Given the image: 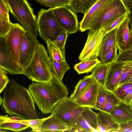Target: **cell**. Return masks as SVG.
Wrapping results in <instances>:
<instances>
[{"label":"cell","instance_id":"1","mask_svg":"<svg viewBox=\"0 0 132 132\" xmlns=\"http://www.w3.org/2000/svg\"><path fill=\"white\" fill-rule=\"evenodd\" d=\"M2 106L5 112L23 120L39 119L29 90L11 79L3 90Z\"/></svg>","mask_w":132,"mask_h":132},{"label":"cell","instance_id":"2","mask_svg":"<svg viewBox=\"0 0 132 132\" xmlns=\"http://www.w3.org/2000/svg\"><path fill=\"white\" fill-rule=\"evenodd\" d=\"M52 77L48 82H33L29 90L36 104L43 114L52 113L55 105L68 97L67 86L52 70Z\"/></svg>","mask_w":132,"mask_h":132},{"label":"cell","instance_id":"3","mask_svg":"<svg viewBox=\"0 0 132 132\" xmlns=\"http://www.w3.org/2000/svg\"><path fill=\"white\" fill-rule=\"evenodd\" d=\"M23 74L36 82H48L52 79L53 75L50 59L43 44L38 45Z\"/></svg>","mask_w":132,"mask_h":132},{"label":"cell","instance_id":"4","mask_svg":"<svg viewBox=\"0 0 132 132\" xmlns=\"http://www.w3.org/2000/svg\"><path fill=\"white\" fill-rule=\"evenodd\" d=\"M10 11L26 32L36 37L38 35L37 20L27 0H6Z\"/></svg>","mask_w":132,"mask_h":132},{"label":"cell","instance_id":"5","mask_svg":"<svg viewBox=\"0 0 132 132\" xmlns=\"http://www.w3.org/2000/svg\"><path fill=\"white\" fill-rule=\"evenodd\" d=\"M53 8H49L48 10L41 9L38 14V31L40 37L46 42L49 39L54 40L60 32L64 30L54 15Z\"/></svg>","mask_w":132,"mask_h":132},{"label":"cell","instance_id":"6","mask_svg":"<svg viewBox=\"0 0 132 132\" xmlns=\"http://www.w3.org/2000/svg\"><path fill=\"white\" fill-rule=\"evenodd\" d=\"M85 108L79 105L70 97H67L55 105L51 115L72 126L77 124L78 119Z\"/></svg>","mask_w":132,"mask_h":132},{"label":"cell","instance_id":"7","mask_svg":"<svg viewBox=\"0 0 132 132\" xmlns=\"http://www.w3.org/2000/svg\"><path fill=\"white\" fill-rule=\"evenodd\" d=\"M126 13H128V11L123 0H114L90 26L88 30H96L103 27Z\"/></svg>","mask_w":132,"mask_h":132},{"label":"cell","instance_id":"8","mask_svg":"<svg viewBox=\"0 0 132 132\" xmlns=\"http://www.w3.org/2000/svg\"><path fill=\"white\" fill-rule=\"evenodd\" d=\"M107 33L103 28L90 29L84 47L79 57L81 61H87L98 57L103 39Z\"/></svg>","mask_w":132,"mask_h":132},{"label":"cell","instance_id":"9","mask_svg":"<svg viewBox=\"0 0 132 132\" xmlns=\"http://www.w3.org/2000/svg\"><path fill=\"white\" fill-rule=\"evenodd\" d=\"M53 13L60 26L69 34L80 30L76 13L69 6L64 5L54 8Z\"/></svg>","mask_w":132,"mask_h":132},{"label":"cell","instance_id":"10","mask_svg":"<svg viewBox=\"0 0 132 132\" xmlns=\"http://www.w3.org/2000/svg\"><path fill=\"white\" fill-rule=\"evenodd\" d=\"M25 32L19 23H14L5 37L6 44L11 54L16 61L20 65V48L22 37Z\"/></svg>","mask_w":132,"mask_h":132},{"label":"cell","instance_id":"11","mask_svg":"<svg viewBox=\"0 0 132 132\" xmlns=\"http://www.w3.org/2000/svg\"><path fill=\"white\" fill-rule=\"evenodd\" d=\"M0 67L11 75L23 74L24 70L15 60L6 44L5 37H0Z\"/></svg>","mask_w":132,"mask_h":132},{"label":"cell","instance_id":"12","mask_svg":"<svg viewBox=\"0 0 132 132\" xmlns=\"http://www.w3.org/2000/svg\"><path fill=\"white\" fill-rule=\"evenodd\" d=\"M39 44V42L36 37L25 32L21 39L19 50L20 64L24 71L30 62Z\"/></svg>","mask_w":132,"mask_h":132},{"label":"cell","instance_id":"13","mask_svg":"<svg viewBox=\"0 0 132 132\" xmlns=\"http://www.w3.org/2000/svg\"><path fill=\"white\" fill-rule=\"evenodd\" d=\"M114 0H98L85 14L79 23L81 32L85 31L100 15L105 9Z\"/></svg>","mask_w":132,"mask_h":132},{"label":"cell","instance_id":"14","mask_svg":"<svg viewBox=\"0 0 132 132\" xmlns=\"http://www.w3.org/2000/svg\"><path fill=\"white\" fill-rule=\"evenodd\" d=\"M129 21L127 17L118 28L116 37V46L120 54L132 45V34L129 26Z\"/></svg>","mask_w":132,"mask_h":132},{"label":"cell","instance_id":"15","mask_svg":"<svg viewBox=\"0 0 132 132\" xmlns=\"http://www.w3.org/2000/svg\"><path fill=\"white\" fill-rule=\"evenodd\" d=\"M125 67L124 62H114L109 64L104 86L108 90L112 92L115 89Z\"/></svg>","mask_w":132,"mask_h":132},{"label":"cell","instance_id":"16","mask_svg":"<svg viewBox=\"0 0 132 132\" xmlns=\"http://www.w3.org/2000/svg\"><path fill=\"white\" fill-rule=\"evenodd\" d=\"M100 85L95 80L75 101L79 106L95 109Z\"/></svg>","mask_w":132,"mask_h":132},{"label":"cell","instance_id":"17","mask_svg":"<svg viewBox=\"0 0 132 132\" xmlns=\"http://www.w3.org/2000/svg\"><path fill=\"white\" fill-rule=\"evenodd\" d=\"M97 117V132H118L120 125L110 113L99 110Z\"/></svg>","mask_w":132,"mask_h":132},{"label":"cell","instance_id":"18","mask_svg":"<svg viewBox=\"0 0 132 132\" xmlns=\"http://www.w3.org/2000/svg\"><path fill=\"white\" fill-rule=\"evenodd\" d=\"M49 117L34 131L35 132H68L71 128L55 116L50 115Z\"/></svg>","mask_w":132,"mask_h":132},{"label":"cell","instance_id":"19","mask_svg":"<svg viewBox=\"0 0 132 132\" xmlns=\"http://www.w3.org/2000/svg\"><path fill=\"white\" fill-rule=\"evenodd\" d=\"M97 113L91 108L85 107L79 117L77 124L89 132H97Z\"/></svg>","mask_w":132,"mask_h":132},{"label":"cell","instance_id":"20","mask_svg":"<svg viewBox=\"0 0 132 132\" xmlns=\"http://www.w3.org/2000/svg\"><path fill=\"white\" fill-rule=\"evenodd\" d=\"M110 113L119 125L132 121V108L130 105L122 102Z\"/></svg>","mask_w":132,"mask_h":132},{"label":"cell","instance_id":"21","mask_svg":"<svg viewBox=\"0 0 132 132\" xmlns=\"http://www.w3.org/2000/svg\"><path fill=\"white\" fill-rule=\"evenodd\" d=\"M118 28H116L107 33L103 38L98 55L101 60L116 45V34Z\"/></svg>","mask_w":132,"mask_h":132},{"label":"cell","instance_id":"22","mask_svg":"<svg viewBox=\"0 0 132 132\" xmlns=\"http://www.w3.org/2000/svg\"><path fill=\"white\" fill-rule=\"evenodd\" d=\"M92 75L85 76L80 79L75 86L70 97L74 100L80 97L94 80Z\"/></svg>","mask_w":132,"mask_h":132},{"label":"cell","instance_id":"23","mask_svg":"<svg viewBox=\"0 0 132 132\" xmlns=\"http://www.w3.org/2000/svg\"><path fill=\"white\" fill-rule=\"evenodd\" d=\"M98 0H70L69 7L75 12L86 13Z\"/></svg>","mask_w":132,"mask_h":132},{"label":"cell","instance_id":"24","mask_svg":"<svg viewBox=\"0 0 132 132\" xmlns=\"http://www.w3.org/2000/svg\"><path fill=\"white\" fill-rule=\"evenodd\" d=\"M8 115L0 116V129L19 131L28 128L29 127L23 124L13 121L8 118Z\"/></svg>","mask_w":132,"mask_h":132},{"label":"cell","instance_id":"25","mask_svg":"<svg viewBox=\"0 0 132 132\" xmlns=\"http://www.w3.org/2000/svg\"><path fill=\"white\" fill-rule=\"evenodd\" d=\"M109 64L101 62L92 70L91 75L94 79L100 85L104 87Z\"/></svg>","mask_w":132,"mask_h":132},{"label":"cell","instance_id":"26","mask_svg":"<svg viewBox=\"0 0 132 132\" xmlns=\"http://www.w3.org/2000/svg\"><path fill=\"white\" fill-rule=\"evenodd\" d=\"M46 42L49 56L59 63L66 61L65 57L64 56L61 49L54 41L49 39Z\"/></svg>","mask_w":132,"mask_h":132},{"label":"cell","instance_id":"27","mask_svg":"<svg viewBox=\"0 0 132 132\" xmlns=\"http://www.w3.org/2000/svg\"><path fill=\"white\" fill-rule=\"evenodd\" d=\"M101 62L97 59L87 61H81L74 66L75 70L79 74L91 72Z\"/></svg>","mask_w":132,"mask_h":132},{"label":"cell","instance_id":"28","mask_svg":"<svg viewBox=\"0 0 132 132\" xmlns=\"http://www.w3.org/2000/svg\"><path fill=\"white\" fill-rule=\"evenodd\" d=\"M49 57L51 62V70L60 80L62 81L65 73L70 69L69 65L66 61L59 63L51 57Z\"/></svg>","mask_w":132,"mask_h":132},{"label":"cell","instance_id":"29","mask_svg":"<svg viewBox=\"0 0 132 132\" xmlns=\"http://www.w3.org/2000/svg\"><path fill=\"white\" fill-rule=\"evenodd\" d=\"M110 92L104 87L100 85L95 109L99 111L102 110Z\"/></svg>","mask_w":132,"mask_h":132},{"label":"cell","instance_id":"30","mask_svg":"<svg viewBox=\"0 0 132 132\" xmlns=\"http://www.w3.org/2000/svg\"><path fill=\"white\" fill-rule=\"evenodd\" d=\"M132 89V83L124 84L112 92L114 96L120 101L123 103L125 97Z\"/></svg>","mask_w":132,"mask_h":132},{"label":"cell","instance_id":"31","mask_svg":"<svg viewBox=\"0 0 132 132\" xmlns=\"http://www.w3.org/2000/svg\"><path fill=\"white\" fill-rule=\"evenodd\" d=\"M121 103L112 92H110L107 96L104 107L102 111L110 113Z\"/></svg>","mask_w":132,"mask_h":132},{"label":"cell","instance_id":"32","mask_svg":"<svg viewBox=\"0 0 132 132\" xmlns=\"http://www.w3.org/2000/svg\"><path fill=\"white\" fill-rule=\"evenodd\" d=\"M41 5L50 8H55L60 6H69L70 0H35Z\"/></svg>","mask_w":132,"mask_h":132},{"label":"cell","instance_id":"33","mask_svg":"<svg viewBox=\"0 0 132 132\" xmlns=\"http://www.w3.org/2000/svg\"><path fill=\"white\" fill-rule=\"evenodd\" d=\"M13 24L10 18L0 16V37H5Z\"/></svg>","mask_w":132,"mask_h":132},{"label":"cell","instance_id":"34","mask_svg":"<svg viewBox=\"0 0 132 132\" xmlns=\"http://www.w3.org/2000/svg\"><path fill=\"white\" fill-rule=\"evenodd\" d=\"M50 116L47 118H43L42 119H37L24 120H11L15 122L21 123L30 127L32 129L31 131H34L45 120L48 118Z\"/></svg>","mask_w":132,"mask_h":132},{"label":"cell","instance_id":"35","mask_svg":"<svg viewBox=\"0 0 132 132\" xmlns=\"http://www.w3.org/2000/svg\"><path fill=\"white\" fill-rule=\"evenodd\" d=\"M69 35L65 30H62L53 40L60 48L64 57H65V45L67 38Z\"/></svg>","mask_w":132,"mask_h":132},{"label":"cell","instance_id":"36","mask_svg":"<svg viewBox=\"0 0 132 132\" xmlns=\"http://www.w3.org/2000/svg\"><path fill=\"white\" fill-rule=\"evenodd\" d=\"M128 17V13L123 14L102 28L105 32L107 33L116 28H118L125 19Z\"/></svg>","mask_w":132,"mask_h":132},{"label":"cell","instance_id":"37","mask_svg":"<svg viewBox=\"0 0 132 132\" xmlns=\"http://www.w3.org/2000/svg\"><path fill=\"white\" fill-rule=\"evenodd\" d=\"M118 50L116 45L101 59L102 62L105 64H110L114 62L118 56Z\"/></svg>","mask_w":132,"mask_h":132},{"label":"cell","instance_id":"38","mask_svg":"<svg viewBox=\"0 0 132 132\" xmlns=\"http://www.w3.org/2000/svg\"><path fill=\"white\" fill-rule=\"evenodd\" d=\"M124 63L125 66V68L122 73L115 89L121 85L128 82L129 80L132 75V67L127 65L124 62Z\"/></svg>","mask_w":132,"mask_h":132},{"label":"cell","instance_id":"39","mask_svg":"<svg viewBox=\"0 0 132 132\" xmlns=\"http://www.w3.org/2000/svg\"><path fill=\"white\" fill-rule=\"evenodd\" d=\"M132 60V45L127 50L118 55L114 62H124Z\"/></svg>","mask_w":132,"mask_h":132},{"label":"cell","instance_id":"40","mask_svg":"<svg viewBox=\"0 0 132 132\" xmlns=\"http://www.w3.org/2000/svg\"><path fill=\"white\" fill-rule=\"evenodd\" d=\"M8 72L3 68L0 67V93H1L10 81Z\"/></svg>","mask_w":132,"mask_h":132},{"label":"cell","instance_id":"41","mask_svg":"<svg viewBox=\"0 0 132 132\" xmlns=\"http://www.w3.org/2000/svg\"><path fill=\"white\" fill-rule=\"evenodd\" d=\"M9 8L6 0H0V16L9 18Z\"/></svg>","mask_w":132,"mask_h":132},{"label":"cell","instance_id":"42","mask_svg":"<svg viewBox=\"0 0 132 132\" xmlns=\"http://www.w3.org/2000/svg\"><path fill=\"white\" fill-rule=\"evenodd\" d=\"M128 11V18L130 25V30L132 34V0H123Z\"/></svg>","mask_w":132,"mask_h":132},{"label":"cell","instance_id":"43","mask_svg":"<svg viewBox=\"0 0 132 132\" xmlns=\"http://www.w3.org/2000/svg\"><path fill=\"white\" fill-rule=\"evenodd\" d=\"M132 132V121L120 125L118 132Z\"/></svg>","mask_w":132,"mask_h":132},{"label":"cell","instance_id":"44","mask_svg":"<svg viewBox=\"0 0 132 132\" xmlns=\"http://www.w3.org/2000/svg\"><path fill=\"white\" fill-rule=\"evenodd\" d=\"M68 132H88L89 131L76 124L72 125L71 128Z\"/></svg>","mask_w":132,"mask_h":132},{"label":"cell","instance_id":"45","mask_svg":"<svg viewBox=\"0 0 132 132\" xmlns=\"http://www.w3.org/2000/svg\"><path fill=\"white\" fill-rule=\"evenodd\" d=\"M132 100V89L125 97L123 100V103L128 105H130Z\"/></svg>","mask_w":132,"mask_h":132},{"label":"cell","instance_id":"46","mask_svg":"<svg viewBox=\"0 0 132 132\" xmlns=\"http://www.w3.org/2000/svg\"><path fill=\"white\" fill-rule=\"evenodd\" d=\"M8 118L10 119L17 120H23L22 118L20 117L19 116H12L10 117H8Z\"/></svg>","mask_w":132,"mask_h":132},{"label":"cell","instance_id":"47","mask_svg":"<svg viewBox=\"0 0 132 132\" xmlns=\"http://www.w3.org/2000/svg\"><path fill=\"white\" fill-rule=\"evenodd\" d=\"M124 62L127 65L130 66L132 67V60Z\"/></svg>","mask_w":132,"mask_h":132},{"label":"cell","instance_id":"48","mask_svg":"<svg viewBox=\"0 0 132 132\" xmlns=\"http://www.w3.org/2000/svg\"><path fill=\"white\" fill-rule=\"evenodd\" d=\"M128 82L132 83V75L129 80Z\"/></svg>","mask_w":132,"mask_h":132},{"label":"cell","instance_id":"49","mask_svg":"<svg viewBox=\"0 0 132 132\" xmlns=\"http://www.w3.org/2000/svg\"><path fill=\"white\" fill-rule=\"evenodd\" d=\"M3 102V99H2V98L1 97V96L0 97V105H1V104H2V103Z\"/></svg>","mask_w":132,"mask_h":132},{"label":"cell","instance_id":"50","mask_svg":"<svg viewBox=\"0 0 132 132\" xmlns=\"http://www.w3.org/2000/svg\"><path fill=\"white\" fill-rule=\"evenodd\" d=\"M130 105L131 108H132V100L131 101V103H130Z\"/></svg>","mask_w":132,"mask_h":132}]
</instances>
